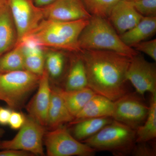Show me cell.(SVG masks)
<instances>
[{"label": "cell", "instance_id": "obj_4", "mask_svg": "<svg viewBox=\"0 0 156 156\" xmlns=\"http://www.w3.org/2000/svg\"><path fill=\"white\" fill-rule=\"evenodd\" d=\"M82 142L95 151H105L116 156L131 154L136 143V130L113 120L98 133Z\"/></svg>", "mask_w": 156, "mask_h": 156}, {"label": "cell", "instance_id": "obj_21", "mask_svg": "<svg viewBox=\"0 0 156 156\" xmlns=\"http://www.w3.org/2000/svg\"><path fill=\"white\" fill-rule=\"evenodd\" d=\"M70 113L75 117L95 93L87 87L74 91H66L56 87Z\"/></svg>", "mask_w": 156, "mask_h": 156}, {"label": "cell", "instance_id": "obj_34", "mask_svg": "<svg viewBox=\"0 0 156 156\" xmlns=\"http://www.w3.org/2000/svg\"><path fill=\"white\" fill-rule=\"evenodd\" d=\"M4 133H5V132H4V130L0 128V138L3 136V134H4Z\"/></svg>", "mask_w": 156, "mask_h": 156}, {"label": "cell", "instance_id": "obj_6", "mask_svg": "<svg viewBox=\"0 0 156 156\" xmlns=\"http://www.w3.org/2000/svg\"><path fill=\"white\" fill-rule=\"evenodd\" d=\"M44 141L49 156H93L96 152L62 126L45 132Z\"/></svg>", "mask_w": 156, "mask_h": 156}, {"label": "cell", "instance_id": "obj_9", "mask_svg": "<svg viewBox=\"0 0 156 156\" xmlns=\"http://www.w3.org/2000/svg\"><path fill=\"white\" fill-rule=\"evenodd\" d=\"M114 102L113 119L135 130L144 124L148 113L149 106L137 92H127Z\"/></svg>", "mask_w": 156, "mask_h": 156}, {"label": "cell", "instance_id": "obj_7", "mask_svg": "<svg viewBox=\"0 0 156 156\" xmlns=\"http://www.w3.org/2000/svg\"><path fill=\"white\" fill-rule=\"evenodd\" d=\"M45 128L28 115L24 125L13 138L0 142V149L19 150L34 156H44Z\"/></svg>", "mask_w": 156, "mask_h": 156}, {"label": "cell", "instance_id": "obj_11", "mask_svg": "<svg viewBox=\"0 0 156 156\" xmlns=\"http://www.w3.org/2000/svg\"><path fill=\"white\" fill-rule=\"evenodd\" d=\"M41 8L46 19L70 21L89 19L92 17L83 0H54Z\"/></svg>", "mask_w": 156, "mask_h": 156}, {"label": "cell", "instance_id": "obj_35", "mask_svg": "<svg viewBox=\"0 0 156 156\" xmlns=\"http://www.w3.org/2000/svg\"><path fill=\"white\" fill-rule=\"evenodd\" d=\"M126 1H130V2H132V1H136V0H126Z\"/></svg>", "mask_w": 156, "mask_h": 156}, {"label": "cell", "instance_id": "obj_12", "mask_svg": "<svg viewBox=\"0 0 156 156\" xmlns=\"http://www.w3.org/2000/svg\"><path fill=\"white\" fill-rule=\"evenodd\" d=\"M51 90L50 76L45 68L44 73L40 76L36 93L26 106L28 115L45 127L47 125Z\"/></svg>", "mask_w": 156, "mask_h": 156}, {"label": "cell", "instance_id": "obj_25", "mask_svg": "<svg viewBox=\"0 0 156 156\" xmlns=\"http://www.w3.org/2000/svg\"><path fill=\"white\" fill-rule=\"evenodd\" d=\"M120 0H83L87 11L92 16L107 19L113 7Z\"/></svg>", "mask_w": 156, "mask_h": 156}, {"label": "cell", "instance_id": "obj_5", "mask_svg": "<svg viewBox=\"0 0 156 156\" xmlns=\"http://www.w3.org/2000/svg\"><path fill=\"white\" fill-rule=\"evenodd\" d=\"M40 76L26 69L0 73V101L12 110L19 109L37 88Z\"/></svg>", "mask_w": 156, "mask_h": 156}, {"label": "cell", "instance_id": "obj_17", "mask_svg": "<svg viewBox=\"0 0 156 156\" xmlns=\"http://www.w3.org/2000/svg\"><path fill=\"white\" fill-rule=\"evenodd\" d=\"M156 32V17H144L133 28L120 35V39L126 45L131 47L146 41Z\"/></svg>", "mask_w": 156, "mask_h": 156}, {"label": "cell", "instance_id": "obj_33", "mask_svg": "<svg viewBox=\"0 0 156 156\" xmlns=\"http://www.w3.org/2000/svg\"><path fill=\"white\" fill-rule=\"evenodd\" d=\"M8 5V0H0V11Z\"/></svg>", "mask_w": 156, "mask_h": 156}, {"label": "cell", "instance_id": "obj_14", "mask_svg": "<svg viewBox=\"0 0 156 156\" xmlns=\"http://www.w3.org/2000/svg\"><path fill=\"white\" fill-rule=\"evenodd\" d=\"M74 117L70 113L56 87H52L46 127L55 129L65 123L72 122Z\"/></svg>", "mask_w": 156, "mask_h": 156}, {"label": "cell", "instance_id": "obj_13", "mask_svg": "<svg viewBox=\"0 0 156 156\" xmlns=\"http://www.w3.org/2000/svg\"><path fill=\"white\" fill-rule=\"evenodd\" d=\"M143 17L131 2L120 0L112 9L107 19L120 35L133 28Z\"/></svg>", "mask_w": 156, "mask_h": 156}, {"label": "cell", "instance_id": "obj_19", "mask_svg": "<svg viewBox=\"0 0 156 156\" xmlns=\"http://www.w3.org/2000/svg\"><path fill=\"white\" fill-rule=\"evenodd\" d=\"M17 34L8 5L0 11V57L15 46Z\"/></svg>", "mask_w": 156, "mask_h": 156}, {"label": "cell", "instance_id": "obj_30", "mask_svg": "<svg viewBox=\"0 0 156 156\" xmlns=\"http://www.w3.org/2000/svg\"><path fill=\"white\" fill-rule=\"evenodd\" d=\"M12 110L9 108L0 107V125L5 126L9 125V119Z\"/></svg>", "mask_w": 156, "mask_h": 156}, {"label": "cell", "instance_id": "obj_20", "mask_svg": "<svg viewBox=\"0 0 156 156\" xmlns=\"http://www.w3.org/2000/svg\"><path fill=\"white\" fill-rule=\"evenodd\" d=\"M113 120L111 117H105L80 120L70 124L73 126L72 133H70L76 139L82 142L95 135Z\"/></svg>", "mask_w": 156, "mask_h": 156}, {"label": "cell", "instance_id": "obj_31", "mask_svg": "<svg viewBox=\"0 0 156 156\" xmlns=\"http://www.w3.org/2000/svg\"><path fill=\"white\" fill-rule=\"evenodd\" d=\"M33 154L25 151L16 149H5L0 151V156H30Z\"/></svg>", "mask_w": 156, "mask_h": 156}, {"label": "cell", "instance_id": "obj_3", "mask_svg": "<svg viewBox=\"0 0 156 156\" xmlns=\"http://www.w3.org/2000/svg\"><path fill=\"white\" fill-rule=\"evenodd\" d=\"M81 50H108L131 57L138 53L124 44L107 18L92 16L80 35Z\"/></svg>", "mask_w": 156, "mask_h": 156}, {"label": "cell", "instance_id": "obj_8", "mask_svg": "<svg viewBox=\"0 0 156 156\" xmlns=\"http://www.w3.org/2000/svg\"><path fill=\"white\" fill-rule=\"evenodd\" d=\"M8 5L17 32V44L30 35L43 20V10L34 0H8Z\"/></svg>", "mask_w": 156, "mask_h": 156}, {"label": "cell", "instance_id": "obj_32", "mask_svg": "<svg viewBox=\"0 0 156 156\" xmlns=\"http://www.w3.org/2000/svg\"><path fill=\"white\" fill-rule=\"evenodd\" d=\"M54 0H34L35 4L39 7H43L52 3Z\"/></svg>", "mask_w": 156, "mask_h": 156}, {"label": "cell", "instance_id": "obj_28", "mask_svg": "<svg viewBox=\"0 0 156 156\" xmlns=\"http://www.w3.org/2000/svg\"><path fill=\"white\" fill-rule=\"evenodd\" d=\"M149 142H136L131 154L134 156H156V147L151 145Z\"/></svg>", "mask_w": 156, "mask_h": 156}, {"label": "cell", "instance_id": "obj_22", "mask_svg": "<svg viewBox=\"0 0 156 156\" xmlns=\"http://www.w3.org/2000/svg\"><path fill=\"white\" fill-rule=\"evenodd\" d=\"M156 137V94H151L147 117L136 130V142H147Z\"/></svg>", "mask_w": 156, "mask_h": 156}, {"label": "cell", "instance_id": "obj_1", "mask_svg": "<svg viewBox=\"0 0 156 156\" xmlns=\"http://www.w3.org/2000/svg\"><path fill=\"white\" fill-rule=\"evenodd\" d=\"M88 87L112 101L127 93L126 73L131 57L108 50H83Z\"/></svg>", "mask_w": 156, "mask_h": 156}, {"label": "cell", "instance_id": "obj_26", "mask_svg": "<svg viewBox=\"0 0 156 156\" xmlns=\"http://www.w3.org/2000/svg\"><path fill=\"white\" fill-rule=\"evenodd\" d=\"M131 2L143 17H156V0H136Z\"/></svg>", "mask_w": 156, "mask_h": 156}, {"label": "cell", "instance_id": "obj_15", "mask_svg": "<svg viewBox=\"0 0 156 156\" xmlns=\"http://www.w3.org/2000/svg\"><path fill=\"white\" fill-rule=\"evenodd\" d=\"M114 102L103 95L95 94L76 115L69 125L87 118L111 117L113 113Z\"/></svg>", "mask_w": 156, "mask_h": 156}, {"label": "cell", "instance_id": "obj_10", "mask_svg": "<svg viewBox=\"0 0 156 156\" xmlns=\"http://www.w3.org/2000/svg\"><path fill=\"white\" fill-rule=\"evenodd\" d=\"M126 78L139 95L143 96L147 92L156 94L155 63L147 61L139 53L131 57Z\"/></svg>", "mask_w": 156, "mask_h": 156}, {"label": "cell", "instance_id": "obj_18", "mask_svg": "<svg viewBox=\"0 0 156 156\" xmlns=\"http://www.w3.org/2000/svg\"><path fill=\"white\" fill-rule=\"evenodd\" d=\"M88 87L86 68L80 52L71 60L64 83L66 91L80 90Z\"/></svg>", "mask_w": 156, "mask_h": 156}, {"label": "cell", "instance_id": "obj_29", "mask_svg": "<svg viewBox=\"0 0 156 156\" xmlns=\"http://www.w3.org/2000/svg\"><path fill=\"white\" fill-rule=\"evenodd\" d=\"M26 117L22 113L12 110L9 119V125L13 130H19L24 125Z\"/></svg>", "mask_w": 156, "mask_h": 156}, {"label": "cell", "instance_id": "obj_24", "mask_svg": "<svg viewBox=\"0 0 156 156\" xmlns=\"http://www.w3.org/2000/svg\"><path fill=\"white\" fill-rule=\"evenodd\" d=\"M25 69L22 45L16 44L14 49L0 57V73Z\"/></svg>", "mask_w": 156, "mask_h": 156}, {"label": "cell", "instance_id": "obj_2", "mask_svg": "<svg viewBox=\"0 0 156 156\" xmlns=\"http://www.w3.org/2000/svg\"><path fill=\"white\" fill-rule=\"evenodd\" d=\"M89 20L64 21L43 20L27 37L33 40L42 48L49 47L71 53H78L81 50L79 45L80 35Z\"/></svg>", "mask_w": 156, "mask_h": 156}, {"label": "cell", "instance_id": "obj_27", "mask_svg": "<svg viewBox=\"0 0 156 156\" xmlns=\"http://www.w3.org/2000/svg\"><path fill=\"white\" fill-rule=\"evenodd\" d=\"M131 48L137 52H142L156 61V39L146 40L133 45Z\"/></svg>", "mask_w": 156, "mask_h": 156}, {"label": "cell", "instance_id": "obj_16", "mask_svg": "<svg viewBox=\"0 0 156 156\" xmlns=\"http://www.w3.org/2000/svg\"><path fill=\"white\" fill-rule=\"evenodd\" d=\"M18 43L22 46L25 69L37 75H41L45 70V61L42 47L29 37Z\"/></svg>", "mask_w": 156, "mask_h": 156}, {"label": "cell", "instance_id": "obj_23", "mask_svg": "<svg viewBox=\"0 0 156 156\" xmlns=\"http://www.w3.org/2000/svg\"><path fill=\"white\" fill-rule=\"evenodd\" d=\"M63 50L50 51L45 56V68L49 76L55 80L62 79L66 71V55Z\"/></svg>", "mask_w": 156, "mask_h": 156}]
</instances>
